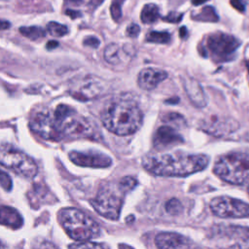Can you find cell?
I'll return each instance as SVG.
<instances>
[{"instance_id": "cell-11", "label": "cell", "mask_w": 249, "mask_h": 249, "mask_svg": "<svg viewBox=\"0 0 249 249\" xmlns=\"http://www.w3.org/2000/svg\"><path fill=\"white\" fill-rule=\"evenodd\" d=\"M30 128L38 134L40 137L51 140L60 141L63 136L57 126L56 121L53 113L50 112H38L35 113L29 122Z\"/></svg>"}, {"instance_id": "cell-42", "label": "cell", "mask_w": 249, "mask_h": 249, "mask_svg": "<svg viewBox=\"0 0 249 249\" xmlns=\"http://www.w3.org/2000/svg\"><path fill=\"white\" fill-rule=\"evenodd\" d=\"M119 249H133V248L127 244H119Z\"/></svg>"}, {"instance_id": "cell-7", "label": "cell", "mask_w": 249, "mask_h": 249, "mask_svg": "<svg viewBox=\"0 0 249 249\" xmlns=\"http://www.w3.org/2000/svg\"><path fill=\"white\" fill-rule=\"evenodd\" d=\"M0 164L26 179L34 178L38 173L36 161L21 150L8 143L0 144Z\"/></svg>"}, {"instance_id": "cell-40", "label": "cell", "mask_w": 249, "mask_h": 249, "mask_svg": "<svg viewBox=\"0 0 249 249\" xmlns=\"http://www.w3.org/2000/svg\"><path fill=\"white\" fill-rule=\"evenodd\" d=\"M179 34H180V37L185 39L187 36H188V31H187V28L185 26L181 27L180 30H179Z\"/></svg>"}, {"instance_id": "cell-5", "label": "cell", "mask_w": 249, "mask_h": 249, "mask_svg": "<svg viewBox=\"0 0 249 249\" xmlns=\"http://www.w3.org/2000/svg\"><path fill=\"white\" fill-rule=\"evenodd\" d=\"M58 221L73 240L89 241L100 235V227L97 222L80 209L74 207L61 209L58 212Z\"/></svg>"}, {"instance_id": "cell-18", "label": "cell", "mask_w": 249, "mask_h": 249, "mask_svg": "<svg viewBox=\"0 0 249 249\" xmlns=\"http://www.w3.org/2000/svg\"><path fill=\"white\" fill-rule=\"evenodd\" d=\"M183 87L191 102L196 107H204L207 103L205 93L200 84L190 77H185L183 80Z\"/></svg>"}, {"instance_id": "cell-32", "label": "cell", "mask_w": 249, "mask_h": 249, "mask_svg": "<svg viewBox=\"0 0 249 249\" xmlns=\"http://www.w3.org/2000/svg\"><path fill=\"white\" fill-rule=\"evenodd\" d=\"M183 18V14L182 13H178V12H170L167 16L163 17L162 19L164 21H168V22H179Z\"/></svg>"}, {"instance_id": "cell-23", "label": "cell", "mask_w": 249, "mask_h": 249, "mask_svg": "<svg viewBox=\"0 0 249 249\" xmlns=\"http://www.w3.org/2000/svg\"><path fill=\"white\" fill-rule=\"evenodd\" d=\"M146 40L156 44H167L171 40V36L165 31H151L147 34Z\"/></svg>"}, {"instance_id": "cell-21", "label": "cell", "mask_w": 249, "mask_h": 249, "mask_svg": "<svg viewBox=\"0 0 249 249\" xmlns=\"http://www.w3.org/2000/svg\"><path fill=\"white\" fill-rule=\"evenodd\" d=\"M19 32L26 38L30 40H39L42 39L46 36L45 30L37 25H32V26H21L19 27Z\"/></svg>"}, {"instance_id": "cell-30", "label": "cell", "mask_w": 249, "mask_h": 249, "mask_svg": "<svg viewBox=\"0 0 249 249\" xmlns=\"http://www.w3.org/2000/svg\"><path fill=\"white\" fill-rule=\"evenodd\" d=\"M33 249H58L53 242L39 238L34 241Z\"/></svg>"}, {"instance_id": "cell-14", "label": "cell", "mask_w": 249, "mask_h": 249, "mask_svg": "<svg viewBox=\"0 0 249 249\" xmlns=\"http://www.w3.org/2000/svg\"><path fill=\"white\" fill-rule=\"evenodd\" d=\"M155 243L159 249H198L196 243L187 236L171 231L158 233Z\"/></svg>"}, {"instance_id": "cell-27", "label": "cell", "mask_w": 249, "mask_h": 249, "mask_svg": "<svg viewBox=\"0 0 249 249\" xmlns=\"http://www.w3.org/2000/svg\"><path fill=\"white\" fill-rule=\"evenodd\" d=\"M124 2V0H112L110 12L112 18L117 22L122 18V6Z\"/></svg>"}, {"instance_id": "cell-20", "label": "cell", "mask_w": 249, "mask_h": 249, "mask_svg": "<svg viewBox=\"0 0 249 249\" xmlns=\"http://www.w3.org/2000/svg\"><path fill=\"white\" fill-rule=\"evenodd\" d=\"M141 20L144 23H152L154 21H156L159 18H160V13H159V8L156 4H146L142 11H141V15H140Z\"/></svg>"}, {"instance_id": "cell-19", "label": "cell", "mask_w": 249, "mask_h": 249, "mask_svg": "<svg viewBox=\"0 0 249 249\" xmlns=\"http://www.w3.org/2000/svg\"><path fill=\"white\" fill-rule=\"evenodd\" d=\"M22 224L23 219L17 209L7 205H0V225L18 229Z\"/></svg>"}, {"instance_id": "cell-34", "label": "cell", "mask_w": 249, "mask_h": 249, "mask_svg": "<svg viewBox=\"0 0 249 249\" xmlns=\"http://www.w3.org/2000/svg\"><path fill=\"white\" fill-rule=\"evenodd\" d=\"M99 40L94 37V36H89L87 38H85L84 40V45L88 46V47H91V48H97L99 46Z\"/></svg>"}, {"instance_id": "cell-24", "label": "cell", "mask_w": 249, "mask_h": 249, "mask_svg": "<svg viewBox=\"0 0 249 249\" xmlns=\"http://www.w3.org/2000/svg\"><path fill=\"white\" fill-rule=\"evenodd\" d=\"M47 30L51 35L55 37H62L68 33L67 26L56 21H50L47 25Z\"/></svg>"}, {"instance_id": "cell-6", "label": "cell", "mask_w": 249, "mask_h": 249, "mask_svg": "<svg viewBox=\"0 0 249 249\" xmlns=\"http://www.w3.org/2000/svg\"><path fill=\"white\" fill-rule=\"evenodd\" d=\"M213 172L233 185L249 184V151H234L219 158Z\"/></svg>"}, {"instance_id": "cell-44", "label": "cell", "mask_w": 249, "mask_h": 249, "mask_svg": "<svg viewBox=\"0 0 249 249\" xmlns=\"http://www.w3.org/2000/svg\"><path fill=\"white\" fill-rule=\"evenodd\" d=\"M0 249H7L6 248V246H5V244L0 240Z\"/></svg>"}, {"instance_id": "cell-13", "label": "cell", "mask_w": 249, "mask_h": 249, "mask_svg": "<svg viewBox=\"0 0 249 249\" xmlns=\"http://www.w3.org/2000/svg\"><path fill=\"white\" fill-rule=\"evenodd\" d=\"M69 159L75 164L86 167L104 168L112 164L109 156L96 151H72L69 153Z\"/></svg>"}, {"instance_id": "cell-9", "label": "cell", "mask_w": 249, "mask_h": 249, "mask_svg": "<svg viewBox=\"0 0 249 249\" xmlns=\"http://www.w3.org/2000/svg\"><path fill=\"white\" fill-rule=\"evenodd\" d=\"M239 45V40L234 36L222 32L213 33L206 39V48L217 61L231 59Z\"/></svg>"}, {"instance_id": "cell-28", "label": "cell", "mask_w": 249, "mask_h": 249, "mask_svg": "<svg viewBox=\"0 0 249 249\" xmlns=\"http://www.w3.org/2000/svg\"><path fill=\"white\" fill-rule=\"evenodd\" d=\"M239 238L240 239L238 241H236L227 249H249V231Z\"/></svg>"}, {"instance_id": "cell-38", "label": "cell", "mask_w": 249, "mask_h": 249, "mask_svg": "<svg viewBox=\"0 0 249 249\" xmlns=\"http://www.w3.org/2000/svg\"><path fill=\"white\" fill-rule=\"evenodd\" d=\"M57 46H58V42H56V41H53V40H51V41H49V42L47 43V45H46V48H47L48 50H53V49L56 48Z\"/></svg>"}, {"instance_id": "cell-33", "label": "cell", "mask_w": 249, "mask_h": 249, "mask_svg": "<svg viewBox=\"0 0 249 249\" xmlns=\"http://www.w3.org/2000/svg\"><path fill=\"white\" fill-rule=\"evenodd\" d=\"M125 33H126L127 36H129L131 38H135L140 33V27L135 23H131L130 25L127 26V28L125 30Z\"/></svg>"}, {"instance_id": "cell-25", "label": "cell", "mask_w": 249, "mask_h": 249, "mask_svg": "<svg viewBox=\"0 0 249 249\" xmlns=\"http://www.w3.org/2000/svg\"><path fill=\"white\" fill-rule=\"evenodd\" d=\"M161 119L163 122L175 124L177 126H183L186 125V120L184 116L177 112H168L161 116Z\"/></svg>"}, {"instance_id": "cell-17", "label": "cell", "mask_w": 249, "mask_h": 249, "mask_svg": "<svg viewBox=\"0 0 249 249\" xmlns=\"http://www.w3.org/2000/svg\"><path fill=\"white\" fill-rule=\"evenodd\" d=\"M168 74L161 69L148 67L140 71L137 82L141 89L146 90H151L157 88V86L160 82L165 80Z\"/></svg>"}, {"instance_id": "cell-29", "label": "cell", "mask_w": 249, "mask_h": 249, "mask_svg": "<svg viewBox=\"0 0 249 249\" xmlns=\"http://www.w3.org/2000/svg\"><path fill=\"white\" fill-rule=\"evenodd\" d=\"M0 185L7 192H10L13 187V182L11 177L9 176L8 173L3 171L2 169H0Z\"/></svg>"}, {"instance_id": "cell-26", "label": "cell", "mask_w": 249, "mask_h": 249, "mask_svg": "<svg viewBox=\"0 0 249 249\" xmlns=\"http://www.w3.org/2000/svg\"><path fill=\"white\" fill-rule=\"evenodd\" d=\"M69 249H107V247L101 243L83 241L78 243H73L69 246Z\"/></svg>"}, {"instance_id": "cell-35", "label": "cell", "mask_w": 249, "mask_h": 249, "mask_svg": "<svg viewBox=\"0 0 249 249\" xmlns=\"http://www.w3.org/2000/svg\"><path fill=\"white\" fill-rule=\"evenodd\" d=\"M231 5L240 13L245 11V3L242 0H231Z\"/></svg>"}, {"instance_id": "cell-8", "label": "cell", "mask_w": 249, "mask_h": 249, "mask_svg": "<svg viewBox=\"0 0 249 249\" xmlns=\"http://www.w3.org/2000/svg\"><path fill=\"white\" fill-rule=\"evenodd\" d=\"M108 90L105 81L94 75L77 77L70 82L69 93L80 101L97 98Z\"/></svg>"}, {"instance_id": "cell-12", "label": "cell", "mask_w": 249, "mask_h": 249, "mask_svg": "<svg viewBox=\"0 0 249 249\" xmlns=\"http://www.w3.org/2000/svg\"><path fill=\"white\" fill-rule=\"evenodd\" d=\"M199 127L203 131L219 137L235 131L239 127V124L231 117L210 115L200 121Z\"/></svg>"}, {"instance_id": "cell-45", "label": "cell", "mask_w": 249, "mask_h": 249, "mask_svg": "<svg viewBox=\"0 0 249 249\" xmlns=\"http://www.w3.org/2000/svg\"><path fill=\"white\" fill-rule=\"evenodd\" d=\"M245 64H246V67H247V70H248V72H249V59H248V60H246V61H245Z\"/></svg>"}, {"instance_id": "cell-3", "label": "cell", "mask_w": 249, "mask_h": 249, "mask_svg": "<svg viewBox=\"0 0 249 249\" xmlns=\"http://www.w3.org/2000/svg\"><path fill=\"white\" fill-rule=\"evenodd\" d=\"M136 184L135 178L130 176H125L117 183H107L99 189L90 200V204L102 217L117 220L121 214L125 194L134 189Z\"/></svg>"}, {"instance_id": "cell-36", "label": "cell", "mask_w": 249, "mask_h": 249, "mask_svg": "<svg viewBox=\"0 0 249 249\" xmlns=\"http://www.w3.org/2000/svg\"><path fill=\"white\" fill-rule=\"evenodd\" d=\"M66 15H68L72 18H76L78 17H81V13L79 11H74V10H66Z\"/></svg>"}, {"instance_id": "cell-41", "label": "cell", "mask_w": 249, "mask_h": 249, "mask_svg": "<svg viewBox=\"0 0 249 249\" xmlns=\"http://www.w3.org/2000/svg\"><path fill=\"white\" fill-rule=\"evenodd\" d=\"M206 1H208V0H192V3H193L195 6H198V5H201V4L205 3Z\"/></svg>"}, {"instance_id": "cell-1", "label": "cell", "mask_w": 249, "mask_h": 249, "mask_svg": "<svg viewBox=\"0 0 249 249\" xmlns=\"http://www.w3.org/2000/svg\"><path fill=\"white\" fill-rule=\"evenodd\" d=\"M209 158L202 154L182 152L165 154H149L142 160L143 167L158 176H187L203 170Z\"/></svg>"}, {"instance_id": "cell-16", "label": "cell", "mask_w": 249, "mask_h": 249, "mask_svg": "<svg viewBox=\"0 0 249 249\" xmlns=\"http://www.w3.org/2000/svg\"><path fill=\"white\" fill-rule=\"evenodd\" d=\"M184 139L182 136L171 126L162 125L160 126L153 138L154 147L158 150H162L174 145L182 143Z\"/></svg>"}, {"instance_id": "cell-31", "label": "cell", "mask_w": 249, "mask_h": 249, "mask_svg": "<svg viewBox=\"0 0 249 249\" xmlns=\"http://www.w3.org/2000/svg\"><path fill=\"white\" fill-rule=\"evenodd\" d=\"M165 208H166V211H168L169 213L176 214L181 209V203L177 199H170L169 201H167Z\"/></svg>"}, {"instance_id": "cell-15", "label": "cell", "mask_w": 249, "mask_h": 249, "mask_svg": "<svg viewBox=\"0 0 249 249\" xmlns=\"http://www.w3.org/2000/svg\"><path fill=\"white\" fill-rule=\"evenodd\" d=\"M135 54V49L128 44L119 45L117 43L109 44L103 53L104 59L111 65H126Z\"/></svg>"}, {"instance_id": "cell-22", "label": "cell", "mask_w": 249, "mask_h": 249, "mask_svg": "<svg viewBox=\"0 0 249 249\" xmlns=\"http://www.w3.org/2000/svg\"><path fill=\"white\" fill-rule=\"evenodd\" d=\"M194 18L196 20H200V21L214 22V21H218L219 17L216 14L213 7L205 6L200 10V12L196 16H194Z\"/></svg>"}, {"instance_id": "cell-39", "label": "cell", "mask_w": 249, "mask_h": 249, "mask_svg": "<svg viewBox=\"0 0 249 249\" xmlns=\"http://www.w3.org/2000/svg\"><path fill=\"white\" fill-rule=\"evenodd\" d=\"M103 1H104V0H90V1H89V6L94 9V8L98 7L100 4H102Z\"/></svg>"}, {"instance_id": "cell-10", "label": "cell", "mask_w": 249, "mask_h": 249, "mask_svg": "<svg viewBox=\"0 0 249 249\" xmlns=\"http://www.w3.org/2000/svg\"><path fill=\"white\" fill-rule=\"evenodd\" d=\"M212 213L221 218L249 217V204L230 196L214 197L209 203Z\"/></svg>"}, {"instance_id": "cell-4", "label": "cell", "mask_w": 249, "mask_h": 249, "mask_svg": "<svg viewBox=\"0 0 249 249\" xmlns=\"http://www.w3.org/2000/svg\"><path fill=\"white\" fill-rule=\"evenodd\" d=\"M53 114L63 138H100L97 125L89 118L78 114L72 107L59 104Z\"/></svg>"}, {"instance_id": "cell-37", "label": "cell", "mask_w": 249, "mask_h": 249, "mask_svg": "<svg viewBox=\"0 0 249 249\" xmlns=\"http://www.w3.org/2000/svg\"><path fill=\"white\" fill-rule=\"evenodd\" d=\"M11 26V23L8 20L0 19V30H6Z\"/></svg>"}, {"instance_id": "cell-43", "label": "cell", "mask_w": 249, "mask_h": 249, "mask_svg": "<svg viewBox=\"0 0 249 249\" xmlns=\"http://www.w3.org/2000/svg\"><path fill=\"white\" fill-rule=\"evenodd\" d=\"M67 2H71V3H80L82 0H65Z\"/></svg>"}, {"instance_id": "cell-46", "label": "cell", "mask_w": 249, "mask_h": 249, "mask_svg": "<svg viewBox=\"0 0 249 249\" xmlns=\"http://www.w3.org/2000/svg\"><path fill=\"white\" fill-rule=\"evenodd\" d=\"M248 194H249V188H248Z\"/></svg>"}, {"instance_id": "cell-2", "label": "cell", "mask_w": 249, "mask_h": 249, "mask_svg": "<svg viewBox=\"0 0 249 249\" xmlns=\"http://www.w3.org/2000/svg\"><path fill=\"white\" fill-rule=\"evenodd\" d=\"M101 121L109 131L118 135H129L141 126L142 113L133 101L117 99L104 108Z\"/></svg>"}]
</instances>
